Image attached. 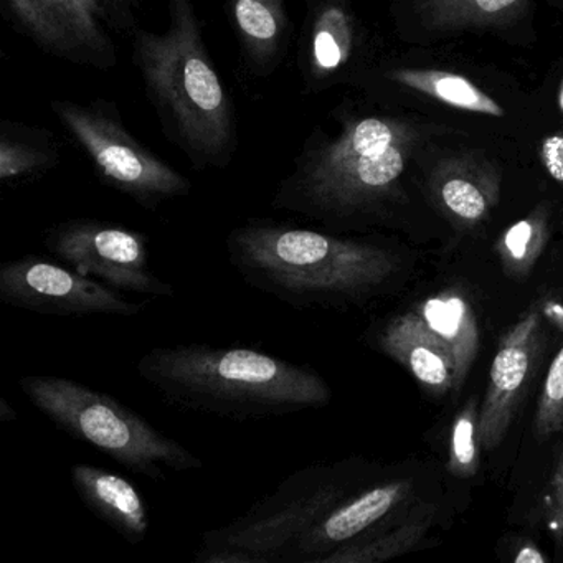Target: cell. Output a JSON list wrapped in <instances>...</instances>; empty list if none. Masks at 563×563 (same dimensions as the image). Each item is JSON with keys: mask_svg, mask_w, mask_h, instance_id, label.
<instances>
[{"mask_svg": "<svg viewBox=\"0 0 563 563\" xmlns=\"http://www.w3.org/2000/svg\"><path fill=\"white\" fill-rule=\"evenodd\" d=\"M166 31L137 29L133 62L167 140L196 170L225 169L239 147L235 110L207 51L194 0H167Z\"/></svg>", "mask_w": 563, "mask_h": 563, "instance_id": "obj_4", "label": "cell"}, {"mask_svg": "<svg viewBox=\"0 0 563 563\" xmlns=\"http://www.w3.org/2000/svg\"><path fill=\"white\" fill-rule=\"evenodd\" d=\"M225 249L250 288L299 311L367 301L400 272L397 253L371 240L260 217L235 227Z\"/></svg>", "mask_w": 563, "mask_h": 563, "instance_id": "obj_1", "label": "cell"}, {"mask_svg": "<svg viewBox=\"0 0 563 563\" xmlns=\"http://www.w3.org/2000/svg\"><path fill=\"white\" fill-rule=\"evenodd\" d=\"M540 345V314L527 312L503 335L489 371V384L479 408V443L484 451L506 437L523 388L532 374Z\"/></svg>", "mask_w": 563, "mask_h": 563, "instance_id": "obj_12", "label": "cell"}, {"mask_svg": "<svg viewBox=\"0 0 563 563\" xmlns=\"http://www.w3.org/2000/svg\"><path fill=\"white\" fill-rule=\"evenodd\" d=\"M136 372L170 407L229 420L318 410L332 400L331 385L311 365L242 345L154 347L137 361Z\"/></svg>", "mask_w": 563, "mask_h": 563, "instance_id": "obj_3", "label": "cell"}, {"mask_svg": "<svg viewBox=\"0 0 563 563\" xmlns=\"http://www.w3.org/2000/svg\"><path fill=\"white\" fill-rule=\"evenodd\" d=\"M514 562L517 563H543L547 562V556L540 552L539 547L533 543H522L519 549L516 550L514 555Z\"/></svg>", "mask_w": 563, "mask_h": 563, "instance_id": "obj_29", "label": "cell"}, {"mask_svg": "<svg viewBox=\"0 0 563 563\" xmlns=\"http://www.w3.org/2000/svg\"><path fill=\"white\" fill-rule=\"evenodd\" d=\"M479 410L476 400L467 401L451 428L448 470L456 477H473L479 467Z\"/></svg>", "mask_w": 563, "mask_h": 563, "instance_id": "obj_24", "label": "cell"}, {"mask_svg": "<svg viewBox=\"0 0 563 563\" xmlns=\"http://www.w3.org/2000/svg\"><path fill=\"white\" fill-rule=\"evenodd\" d=\"M60 153L52 133L25 126L18 121H2L0 126V183L21 186L38 179L58 166Z\"/></svg>", "mask_w": 563, "mask_h": 563, "instance_id": "obj_19", "label": "cell"}, {"mask_svg": "<svg viewBox=\"0 0 563 563\" xmlns=\"http://www.w3.org/2000/svg\"><path fill=\"white\" fill-rule=\"evenodd\" d=\"M543 504H545L547 522L555 537L556 549H563V450L553 467L552 479L547 487Z\"/></svg>", "mask_w": 563, "mask_h": 563, "instance_id": "obj_26", "label": "cell"}, {"mask_svg": "<svg viewBox=\"0 0 563 563\" xmlns=\"http://www.w3.org/2000/svg\"><path fill=\"white\" fill-rule=\"evenodd\" d=\"M357 52V24L345 0H305L299 31V75L308 93H321L338 84Z\"/></svg>", "mask_w": 563, "mask_h": 563, "instance_id": "obj_13", "label": "cell"}, {"mask_svg": "<svg viewBox=\"0 0 563 563\" xmlns=\"http://www.w3.org/2000/svg\"><path fill=\"white\" fill-rule=\"evenodd\" d=\"M78 497L93 516L120 533L128 543L150 536V506L128 477L93 464L78 463L70 470Z\"/></svg>", "mask_w": 563, "mask_h": 563, "instance_id": "obj_15", "label": "cell"}, {"mask_svg": "<svg viewBox=\"0 0 563 563\" xmlns=\"http://www.w3.org/2000/svg\"><path fill=\"white\" fill-rule=\"evenodd\" d=\"M430 187L441 212L463 229L486 222L499 202V174L473 156L441 161L431 174Z\"/></svg>", "mask_w": 563, "mask_h": 563, "instance_id": "obj_14", "label": "cell"}, {"mask_svg": "<svg viewBox=\"0 0 563 563\" xmlns=\"http://www.w3.org/2000/svg\"><path fill=\"white\" fill-rule=\"evenodd\" d=\"M549 239V210L540 206L500 235L496 253L504 273L514 279L527 278L539 262Z\"/></svg>", "mask_w": 563, "mask_h": 563, "instance_id": "obj_23", "label": "cell"}, {"mask_svg": "<svg viewBox=\"0 0 563 563\" xmlns=\"http://www.w3.org/2000/svg\"><path fill=\"white\" fill-rule=\"evenodd\" d=\"M540 161L547 174L563 184V133L550 134L540 144Z\"/></svg>", "mask_w": 563, "mask_h": 563, "instance_id": "obj_28", "label": "cell"}, {"mask_svg": "<svg viewBox=\"0 0 563 563\" xmlns=\"http://www.w3.org/2000/svg\"><path fill=\"white\" fill-rule=\"evenodd\" d=\"M12 24L42 52L78 65L113 70V27L101 0H2Z\"/></svg>", "mask_w": 563, "mask_h": 563, "instance_id": "obj_10", "label": "cell"}, {"mask_svg": "<svg viewBox=\"0 0 563 563\" xmlns=\"http://www.w3.org/2000/svg\"><path fill=\"white\" fill-rule=\"evenodd\" d=\"M415 314L446 351L454 371L453 391H460L479 351V325L473 306L456 291L431 296Z\"/></svg>", "mask_w": 563, "mask_h": 563, "instance_id": "obj_18", "label": "cell"}, {"mask_svg": "<svg viewBox=\"0 0 563 563\" xmlns=\"http://www.w3.org/2000/svg\"><path fill=\"white\" fill-rule=\"evenodd\" d=\"M329 136L309 134L276 187L272 207L314 220L329 232L374 216L397 192L417 134L394 118L351 117Z\"/></svg>", "mask_w": 563, "mask_h": 563, "instance_id": "obj_2", "label": "cell"}, {"mask_svg": "<svg viewBox=\"0 0 563 563\" xmlns=\"http://www.w3.org/2000/svg\"><path fill=\"white\" fill-rule=\"evenodd\" d=\"M527 0H418L421 21L430 31L456 32L506 24Z\"/></svg>", "mask_w": 563, "mask_h": 563, "instance_id": "obj_21", "label": "cell"}, {"mask_svg": "<svg viewBox=\"0 0 563 563\" xmlns=\"http://www.w3.org/2000/svg\"><path fill=\"white\" fill-rule=\"evenodd\" d=\"M560 104H562V108H563V90H562V93H560Z\"/></svg>", "mask_w": 563, "mask_h": 563, "instance_id": "obj_31", "label": "cell"}, {"mask_svg": "<svg viewBox=\"0 0 563 563\" xmlns=\"http://www.w3.org/2000/svg\"><path fill=\"white\" fill-rule=\"evenodd\" d=\"M434 510L428 507L400 526L358 542L347 543L335 552L322 556L319 563H377L410 552L423 539L433 522Z\"/></svg>", "mask_w": 563, "mask_h": 563, "instance_id": "obj_22", "label": "cell"}, {"mask_svg": "<svg viewBox=\"0 0 563 563\" xmlns=\"http://www.w3.org/2000/svg\"><path fill=\"white\" fill-rule=\"evenodd\" d=\"M227 9L246 70L260 78L275 74L292 31L285 0H227Z\"/></svg>", "mask_w": 563, "mask_h": 563, "instance_id": "obj_16", "label": "cell"}, {"mask_svg": "<svg viewBox=\"0 0 563 563\" xmlns=\"http://www.w3.org/2000/svg\"><path fill=\"white\" fill-rule=\"evenodd\" d=\"M563 430V347L556 352L547 372L536 417L533 433L537 438H550Z\"/></svg>", "mask_w": 563, "mask_h": 563, "instance_id": "obj_25", "label": "cell"}, {"mask_svg": "<svg viewBox=\"0 0 563 563\" xmlns=\"http://www.w3.org/2000/svg\"><path fill=\"white\" fill-rule=\"evenodd\" d=\"M108 12L111 27L121 35H133L140 29L141 0H101Z\"/></svg>", "mask_w": 563, "mask_h": 563, "instance_id": "obj_27", "label": "cell"}, {"mask_svg": "<svg viewBox=\"0 0 563 563\" xmlns=\"http://www.w3.org/2000/svg\"><path fill=\"white\" fill-rule=\"evenodd\" d=\"M410 489L408 479L362 487L292 542L278 563H319L347 543L377 536L385 520L410 496Z\"/></svg>", "mask_w": 563, "mask_h": 563, "instance_id": "obj_11", "label": "cell"}, {"mask_svg": "<svg viewBox=\"0 0 563 563\" xmlns=\"http://www.w3.org/2000/svg\"><path fill=\"white\" fill-rule=\"evenodd\" d=\"M18 420V411L9 404L8 398L0 397V423Z\"/></svg>", "mask_w": 563, "mask_h": 563, "instance_id": "obj_30", "label": "cell"}, {"mask_svg": "<svg viewBox=\"0 0 563 563\" xmlns=\"http://www.w3.org/2000/svg\"><path fill=\"white\" fill-rule=\"evenodd\" d=\"M44 245L58 262L121 292L174 298L176 288L151 269L146 233L108 220H64L44 232Z\"/></svg>", "mask_w": 563, "mask_h": 563, "instance_id": "obj_8", "label": "cell"}, {"mask_svg": "<svg viewBox=\"0 0 563 563\" xmlns=\"http://www.w3.org/2000/svg\"><path fill=\"white\" fill-rule=\"evenodd\" d=\"M358 474L352 463L301 467L232 522L202 532L200 547L240 550L253 563H278L302 533L362 489Z\"/></svg>", "mask_w": 563, "mask_h": 563, "instance_id": "obj_6", "label": "cell"}, {"mask_svg": "<svg viewBox=\"0 0 563 563\" xmlns=\"http://www.w3.org/2000/svg\"><path fill=\"white\" fill-rule=\"evenodd\" d=\"M19 387L58 430L97 448L131 473L159 483L169 471L206 467L202 457L110 394L57 375H24Z\"/></svg>", "mask_w": 563, "mask_h": 563, "instance_id": "obj_5", "label": "cell"}, {"mask_svg": "<svg viewBox=\"0 0 563 563\" xmlns=\"http://www.w3.org/2000/svg\"><path fill=\"white\" fill-rule=\"evenodd\" d=\"M52 111L87 154L98 179L141 209L156 212L164 203L192 192V183L186 176L126 130L117 104L55 100Z\"/></svg>", "mask_w": 563, "mask_h": 563, "instance_id": "obj_7", "label": "cell"}, {"mask_svg": "<svg viewBox=\"0 0 563 563\" xmlns=\"http://www.w3.org/2000/svg\"><path fill=\"white\" fill-rule=\"evenodd\" d=\"M388 78L401 87L427 95L440 103L467 113L503 118L504 108L477 88L470 78L434 68H397Z\"/></svg>", "mask_w": 563, "mask_h": 563, "instance_id": "obj_20", "label": "cell"}, {"mask_svg": "<svg viewBox=\"0 0 563 563\" xmlns=\"http://www.w3.org/2000/svg\"><path fill=\"white\" fill-rule=\"evenodd\" d=\"M377 345L385 355L407 368L424 390L437 395L453 391V364L415 311L387 322L378 334Z\"/></svg>", "mask_w": 563, "mask_h": 563, "instance_id": "obj_17", "label": "cell"}, {"mask_svg": "<svg viewBox=\"0 0 563 563\" xmlns=\"http://www.w3.org/2000/svg\"><path fill=\"white\" fill-rule=\"evenodd\" d=\"M0 301L22 311L60 318H133L146 309L144 302L130 301L104 283L38 255L19 256L0 265Z\"/></svg>", "mask_w": 563, "mask_h": 563, "instance_id": "obj_9", "label": "cell"}]
</instances>
